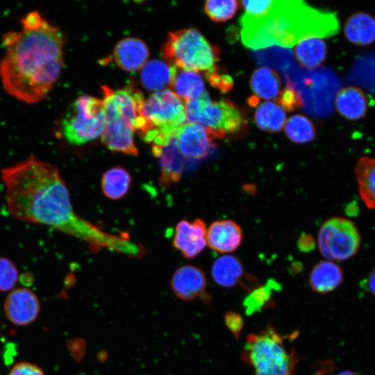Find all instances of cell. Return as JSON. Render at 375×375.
I'll list each match as a JSON object with an SVG mask.
<instances>
[{
	"label": "cell",
	"mask_w": 375,
	"mask_h": 375,
	"mask_svg": "<svg viewBox=\"0 0 375 375\" xmlns=\"http://www.w3.org/2000/svg\"><path fill=\"white\" fill-rule=\"evenodd\" d=\"M1 177L8 210L16 219L50 226L95 247L132 256L143 252L127 237L109 234L79 217L55 165L32 156L2 169Z\"/></svg>",
	"instance_id": "obj_1"
},
{
	"label": "cell",
	"mask_w": 375,
	"mask_h": 375,
	"mask_svg": "<svg viewBox=\"0 0 375 375\" xmlns=\"http://www.w3.org/2000/svg\"><path fill=\"white\" fill-rule=\"evenodd\" d=\"M21 29L2 37L0 81L15 99L35 103L43 100L58 80L63 66L61 31L38 11L21 19Z\"/></svg>",
	"instance_id": "obj_2"
},
{
	"label": "cell",
	"mask_w": 375,
	"mask_h": 375,
	"mask_svg": "<svg viewBox=\"0 0 375 375\" xmlns=\"http://www.w3.org/2000/svg\"><path fill=\"white\" fill-rule=\"evenodd\" d=\"M243 44L252 49L272 45L291 47L312 38H327L340 28L336 15L299 0H268L259 15L244 13L240 20Z\"/></svg>",
	"instance_id": "obj_3"
},
{
	"label": "cell",
	"mask_w": 375,
	"mask_h": 375,
	"mask_svg": "<svg viewBox=\"0 0 375 375\" xmlns=\"http://www.w3.org/2000/svg\"><path fill=\"white\" fill-rule=\"evenodd\" d=\"M241 358L254 375H294L299 362L295 350L288 349L283 338L270 324L248 335Z\"/></svg>",
	"instance_id": "obj_4"
},
{
	"label": "cell",
	"mask_w": 375,
	"mask_h": 375,
	"mask_svg": "<svg viewBox=\"0 0 375 375\" xmlns=\"http://www.w3.org/2000/svg\"><path fill=\"white\" fill-rule=\"evenodd\" d=\"M141 115L139 133L152 145H162L174 138L186 120L183 101L169 90L156 92L144 100Z\"/></svg>",
	"instance_id": "obj_5"
},
{
	"label": "cell",
	"mask_w": 375,
	"mask_h": 375,
	"mask_svg": "<svg viewBox=\"0 0 375 375\" xmlns=\"http://www.w3.org/2000/svg\"><path fill=\"white\" fill-rule=\"evenodd\" d=\"M162 53L169 64L180 69L205 74L217 69L220 55L219 49L194 28L170 33L162 47Z\"/></svg>",
	"instance_id": "obj_6"
},
{
	"label": "cell",
	"mask_w": 375,
	"mask_h": 375,
	"mask_svg": "<svg viewBox=\"0 0 375 375\" xmlns=\"http://www.w3.org/2000/svg\"><path fill=\"white\" fill-rule=\"evenodd\" d=\"M186 119L205 128L213 139L240 132L247 124L246 117L239 108L228 99L212 101L205 92L185 102Z\"/></svg>",
	"instance_id": "obj_7"
},
{
	"label": "cell",
	"mask_w": 375,
	"mask_h": 375,
	"mask_svg": "<svg viewBox=\"0 0 375 375\" xmlns=\"http://www.w3.org/2000/svg\"><path fill=\"white\" fill-rule=\"evenodd\" d=\"M105 126L103 101L88 95L77 98L60 122L62 138L70 144L81 145L102 135Z\"/></svg>",
	"instance_id": "obj_8"
},
{
	"label": "cell",
	"mask_w": 375,
	"mask_h": 375,
	"mask_svg": "<svg viewBox=\"0 0 375 375\" xmlns=\"http://www.w3.org/2000/svg\"><path fill=\"white\" fill-rule=\"evenodd\" d=\"M317 243L324 257L342 261L357 253L361 244V237L353 222L342 217H332L322 225Z\"/></svg>",
	"instance_id": "obj_9"
},
{
	"label": "cell",
	"mask_w": 375,
	"mask_h": 375,
	"mask_svg": "<svg viewBox=\"0 0 375 375\" xmlns=\"http://www.w3.org/2000/svg\"><path fill=\"white\" fill-rule=\"evenodd\" d=\"M105 126L102 142L111 151L137 156L138 149L133 140L134 128L119 111L112 95V90L102 86Z\"/></svg>",
	"instance_id": "obj_10"
},
{
	"label": "cell",
	"mask_w": 375,
	"mask_h": 375,
	"mask_svg": "<svg viewBox=\"0 0 375 375\" xmlns=\"http://www.w3.org/2000/svg\"><path fill=\"white\" fill-rule=\"evenodd\" d=\"M3 308L10 322L17 326H26L36 319L40 305L34 292L26 288H19L11 290Z\"/></svg>",
	"instance_id": "obj_11"
},
{
	"label": "cell",
	"mask_w": 375,
	"mask_h": 375,
	"mask_svg": "<svg viewBox=\"0 0 375 375\" xmlns=\"http://www.w3.org/2000/svg\"><path fill=\"white\" fill-rule=\"evenodd\" d=\"M211 274L216 284L224 288L240 284L250 292L260 285L256 278L246 275L242 262L233 256L225 255L217 258L212 264Z\"/></svg>",
	"instance_id": "obj_12"
},
{
	"label": "cell",
	"mask_w": 375,
	"mask_h": 375,
	"mask_svg": "<svg viewBox=\"0 0 375 375\" xmlns=\"http://www.w3.org/2000/svg\"><path fill=\"white\" fill-rule=\"evenodd\" d=\"M175 140L184 157L200 160L206 158L215 146L213 138L202 126L185 123L178 130Z\"/></svg>",
	"instance_id": "obj_13"
},
{
	"label": "cell",
	"mask_w": 375,
	"mask_h": 375,
	"mask_svg": "<svg viewBox=\"0 0 375 375\" xmlns=\"http://www.w3.org/2000/svg\"><path fill=\"white\" fill-rule=\"evenodd\" d=\"M206 226L202 219H196L193 222L182 220L176 226L173 245L185 257L193 258L206 247Z\"/></svg>",
	"instance_id": "obj_14"
},
{
	"label": "cell",
	"mask_w": 375,
	"mask_h": 375,
	"mask_svg": "<svg viewBox=\"0 0 375 375\" xmlns=\"http://www.w3.org/2000/svg\"><path fill=\"white\" fill-rule=\"evenodd\" d=\"M152 153L159 159L161 174L159 180L162 188L179 181L184 167V156L181 153L175 138L162 145H152Z\"/></svg>",
	"instance_id": "obj_15"
},
{
	"label": "cell",
	"mask_w": 375,
	"mask_h": 375,
	"mask_svg": "<svg viewBox=\"0 0 375 375\" xmlns=\"http://www.w3.org/2000/svg\"><path fill=\"white\" fill-rule=\"evenodd\" d=\"M171 285L173 292L178 298L190 301L197 299L204 293L207 278L199 267L187 265L175 271Z\"/></svg>",
	"instance_id": "obj_16"
},
{
	"label": "cell",
	"mask_w": 375,
	"mask_h": 375,
	"mask_svg": "<svg viewBox=\"0 0 375 375\" xmlns=\"http://www.w3.org/2000/svg\"><path fill=\"white\" fill-rule=\"evenodd\" d=\"M240 226L231 219L214 222L207 230V244L212 250L222 253H231L236 250L242 241Z\"/></svg>",
	"instance_id": "obj_17"
},
{
	"label": "cell",
	"mask_w": 375,
	"mask_h": 375,
	"mask_svg": "<svg viewBox=\"0 0 375 375\" xmlns=\"http://www.w3.org/2000/svg\"><path fill=\"white\" fill-rule=\"evenodd\" d=\"M149 55V49L146 44L134 38L120 40L113 52L116 64L128 72H135L142 68L147 63Z\"/></svg>",
	"instance_id": "obj_18"
},
{
	"label": "cell",
	"mask_w": 375,
	"mask_h": 375,
	"mask_svg": "<svg viewBox=\"0 0 375 375\" xmlns=\"http://www.w3.org/2000/svg\"><path fill=\"white\" fill-rule=\"evenodd\" d=\"M343 280V272L340 266L331 260H324L313 267L308 282L312 291L324 294L338 289Z\"/></svg>",
	"instance_id": "obj_19"
},
{
	"label": "cell",
	"mask_w": 375,
	"mask_h": 375,
	"mask_svg": "<svg viewBox=\"0 0 375 375\" xmlns=\"http://www.w3.org/2000/svg\"><path fill=\"white\" fill-rule=\"evenodd\" d=\"M335 105L340 115L349 120H358L367 113L368 99L361 89L348 86L339 90Z\"/></svg>",
	"instance_id": "obj_20"
},
{
	"label": "cell",
	"mask_w": 375,
	"mask_h": 375,
	"mask_svg": "<svg viewBox=\"0 0 375 375\" xmlns=\"http://www.w3.org/2000/svg\"><path fill=\"white\" fill-rule=\"evenodd\" d=\"M177 67L160 60L147 62L140 73L142 85L149 90L162 91L171 86Z\"/></svg>",
	"instance_id": "obj_21"
},
{
	"label": "cell",
	"mask_w": 375,
	"mask_h": 375,
	"mask_svg": "<svg viewBox=\"0 0 375 375\" xmlns=\"http://www.w3.org/2000/svg\"><path fill=\"white\" fill-rule=\"evenodd\" d=\"M344 35L352 44L367 46L375 40V19L365 12L350 16L344 25Z\"/></svg>",
	"instance_id": "obj_22"
},
{
	"label": "cell",
	"mask_w": 375,
	"mask_h": 375,
	"mask_svg": "<svg viewBox=\"0 0 375 375\" xmlns=\"http://www.w3.org/2000/svg\"><path fill=\"white\" fill-rule=\"evenodd\" d=\"M355 174L360 198L367 208L375 210V158L361 157Z\"/></svg>",
	"instance_id": "obj_23"
},
{
	"label": "cell",
	"mask_w": 375,
	"mask_h": 375,
	"mask_svg": "<svg viewBox=\"0 0 375 375\" xmlns=\"http://www.w3.org/2000/svg\"><path fill=\"white\" fill-rule=\"evenodd\" d=\"M170 88L185 102L197 98L206 92L203 80L198 72L178 68Z\"/></svg>",
	"instance_id": "obj_24"
},
{
	"label": "cell",
	"mask_w": 375,
	"mask_h": 375,
	"mask_svg": "<svg viewBox=\"0 0 375 375\" xmlns=\"http://www.w3.org/2000/svg\"><path fill=\"white\" fill-rule=\"evenodd\" d=\"M250 86L256 97L272 100L281 94V83L278 74L272 69L261 67L251 76Z\"/></svg>",
	"instance_id": "obj_25"
},
{
	"label": "cell",
	"mask_w": 375,
	"mask_h": 375,
	"mask_svg": "<svg viewBox=\"0 0 375 375\" xmlns=\"http://www.w3.org/2000/svg\"><path fill=\"white\" fill-rule=\"evenodd\" d=\"M281 289V285L278 281L274 278H269L264 285H260L250 291L242 303L246 315H252L264 309L274 306L273 294Z\"/></svg>",
	"instance_id": "obj_26"
},
{
	"label": "cell",
	"mask_w": 375,
	"mask_h": 375,
	"mask_svg": "<svg viewBox=\"0 0 375 375\" xmlns=\"http://www.w3.org/2000/svg\"><path fill=\"white\" fill-rule=\"evenodd\" d=\"M326 44L323 40L312 38L303 40L294 47L297 60L303 67L312 69L320 65L326 59Z\"/></svg>",
	"instance_id": "obj_27"
},
{
	"label": "cell",
	"mask_w": 375,
	"mask_h": 375,
	"mask_svg": "<svg viewBox=\"0 0 375 375\" xmlns=\"http://www.w3.org/2000/svg\"><path fill=\"white\" fill-rule=\"evenodd\" d=\"M254 118L257 126L269 133L280 131L286 122L284 109L272 101L260 103L256 110Z\"/></svg>",
	"instance_id": "obj_28"
},
{
	"label": "cell",
	"mask_w": 375,
	"mask_h": 375,
	"mask_svg": "<svg viewBox=\"0 0 375 375\" xmlns=\"http://www.w3.org/2000/svg\"><path fill=\"white\" fill-rule=\"evenodd\" d=\"M131 183L129 172L122 167H115L103 174L101 189L106 197L117 200L126 194Z\"/></svg>",
	"instance_id": "obj_29"
},
{
	"label": "cell",
	"mask_w": 375,
	"mask_h": 375,
	"mask_svg": "<svg viewBox=\"0 0 375 375\" xmlns=\"http://www.w3.org/2000/svg\"><path fill=\"white\" fill-rule=\"evenodd\" d=\"M285 133L296 144H305L315 140L316 129L312 122L301 115L291 116L285 124Z\"/></svg>",
	"instance_id": "obj_30"
},
{
	"label": "cell",
	"mask_w": 375,
	"mask_h": 375,
	"mask_svg": "<svg viewBox=\"0 0 375 375\" xmlns=\"http://www.w3.org/2000/svg\"><path fill=\"white\" fill-rule=\"evenodd\" d=\"M238 8L235 0H210L204 5L206 15L214 22H226L231 19Z\"/></svg>",
	"instance_id": "obj_31"
},
{
	"label": "cell",
	"mask_w": 375,
	"mask_h": 375,
	"mask_svg": "<svg viewBox=\"0 0 375 375\" xmlns=\"http://www.w3.org/2000/svg\"><path fill=\"white\" fill-rule=\"evenodd\" d=\"M18 269L8 258L0 257V291L12 290L17 282Z\"/></svg>",
	"instance_id": "obj_32"
},
{
	"label": "cell",
	"mask_w": 375,
	"mask_h": 375,
	"mask_svg": "<svg viewBox=\"0 0 375 375\" xmlns=\"http://www.w3.org/2000/svg\"><path fill=\"white\" fill-rule=\"evenodd\" d=\"M277 103L280 105L285 111H293L302 106L303 100L292 84L289 83L286 88L281 92L280 95L277 98Z\"/></svg>",
	"instance_id": "obj_33"
},
{
	"label": "cell",
	"mask_w": 375,
	"mask_h": 375,
	"mask_svg": "<svg viewBox=\"0 0 375 375\" xmlns=\"http://www.w3.org/2000/svg\"><path fill=\"white\" fill-rule=\"evenodd\" d=\"M206 78L212 86L222 92H227L233 86V80L231 76L225 74H220L217 69L205 74Z\"/></svg>",
	"instance_id": "obj_34"
},
{
	"label": "cell",
	"mask_w": 375,
	"mask_h": 375,
	"mask_svg": "<svg viewBox=\"0 0 375 375\" xmlns=\"http://www.w3.org/2000/svg\"><path fill=\"white\" fill-rule=\"evenodd\" d=\"M224 319L227 328L238 340L244 326L243 317L235 311H228L224 314Z\"/></svg>",
	"instance_id": "obj_35"
},
{
	"label": "cell",
	"mask_w": 375,
	"mask_h": 375,
	"mask_svg": "<svg viewBox=\"0 0 375 375\" xmlns=\"http://www.w3.org/2000/svg\"><path fill=\"white\" fill-rule=\"evenodd\" d=\"M8 375H44L43 371L36 365L20 362L15 364L10 369Z\"/></svg>",
	"instance_id": "obj_36"
},
{
	"label": "cell",
	"mask_w": 375,
	"mask_h": 375,
	"mask_svg": "<svg viewBox=\"0 0 375 375\" xmlns=\"http://www.w3.org/2000/svg\"><path fill=\"white\" fill-rule=\"evenodd\" d=\"M298 247L302 251H310L315 247V240L308 234H302L298 240Z\"/></svg>",
	"instance_id": "obj_37"
},
{
	"label": "cell",
	"mask_w": 375,
	"mask_h": 375,
	"mask_svg": "<svg viewBox=\"0 0 375 375\" xmlns=\"http://www.w3.org/2000/svg\"><path fill=\"white\" fill-rule=\"evenodd\" d=\"M367 285L369 291L375 296V268L371 272L367 278Z\"/></svg>",
	"instance_id": "obj_38"
},
{
	"label": "cell",
	"mask_w": 375,
	"mask_h": 375,
	"mask_svg": "<svg viewBox=\"0 0 375 375\" xmlns=\"http://www.w3.org/2000/svg\"><path fill=\"white\" fill-rule=\"evenodd\" d=\"M336 375H358V374L351 370H344L339 372Z\"/></svg>",
	"instance_id": "obj_39"
}]
</instances>
